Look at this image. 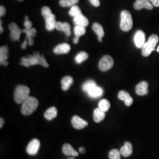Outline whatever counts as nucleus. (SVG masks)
Masks as SVG:
<instances>
[{"label":"nucleus","mask_w":159,"mask_h":159,"mask_svg":"<svg viewBox=\"0 0 159 159\" xmlns=\"http://www.w3.org/2000/svg\"><path fill=\"white\" fill-rule=\"evenodd\" d=\"M20 65L25 67H29L35 65H41L45 67H48L49 64L46 61V58L43 55L40 56L39 52H35L33 55H30L27 57H22Z\"/></svg>","instance_id":"f257e3e1"},{"label":"nucleus","mask_w":159,"mask_h":159,"mask_svg":"<svg viewBox=\"0 0 159 159\" xmlns=\"http://www.w3.org/2000/svg\"><path fill=\"white\" fill-rule=\"evenodd\" d=\"M39 106V100L34 97L29 96L23 103L21 107V113L25 116H29L35 111Z\"/></svg>","instance_id":"f03ea898"},{"label":"nucleus","mask_w":159,"mask_h":159,"mask_svg":"<svg viewBox=\"0 0 159 159\" xmlns=\"http://www.w3.org/2000/svg\"><path fill=\"white\" fill-rule=\"evenodd\" d=\"M133 22L130 12L127 10H124L120 14V29L123 31H129L133 27Z\"/></svg>","instance_id":"7ed1b4c3"},{"label":"nucleus","mask_w":159,"mask_h":159,"mask_svg":"<svg viewBox=\"0 0 159 159\" xmlns=\"http://www.w3.org/2000/svg\"><path fill=\"white\" fill-rule=\"evenodd\" d=\"M159 40V37L156 34H152L149 37L148 42L142 47V55L144 57H148L150 55L152 52L155 50Z\"/></svg>","instance_id":"20e7f679"},{"label":"nucleus","mask_w":159,"mask_h":159,"mask_svg":"<svg viewBox=\"0 0 159 159\" xmlns=\"http://www.w3.org/2000/svg\"><path fill=\"white\" fill-rule=\"evenodd\" d=\"M30 90L28 87L25 85L17 86L14 92V100L18 104H23V102L28 98Z\"/></svg>","instance_id":"39448f33"},{"label":"nucleus","mask_w":159,"mask_h":159,"mask_svg":"<svg viewBox=\"0 0 159 159\" xmlns=\"http://www.w3.org/2000/svg\"><path fill=\"white\" fill-rule=\"evenodd\" d=\"M114 60L110 56L106 55L102 58L98 64V68L102 71L110 70L113 66Z\"/></svg>","instance_id":"423d86ee"},{"label":"nucleus","mask_w":159,"mask_h":159,"mask_svg":"<svg viewBox=\"0 0 159 159\" xmlns=\"http://www.w3.org/2000/svg\"><path fill=\"white\" fill-rule=\"evenodd\" d=\"M40 148V141L38 139H33L29 143L27 147V152L30 155L37 154Z\"/></svg>","instance_id":"0eeeda50"},{"label":"nucleus","mask_w":159,"mask_h":159,"mask_svg":"<svg viewBox=\"0 0 159 159\" xmlns=\"http://www.w3.org/2000/svg\"><path fill=\"white\" fill-rule=\"evenodd\" d=\"M9 29L11 31L10 37L12 41H18L22 32V30L20 29L16 24L11 23L9 25Z\"/></svg>","instance_id":"6e6552de"},{"label":"nucleus","mask_w":159,"mask_h":159,"mask_svg":"<svg viewBox=\"0 0 159 159\" xmlns=\"http://www.w3.org/2000/svg\"><path fill=\"white\" fill-rule=\"evenodd\" d=\"M71 124L74 129L81 130L88 125V122L78 116H74L71 120Z\"/></svg>","instance_id":"1a4fd4ad"},{"label":"nucleus","mask_w":159,"mask_h":159,"mask_svg":"<svg viewBox=\"0 0 159 159\" xmlns=\"http://www.w3.org/2000/svg\"><path fill=\"white\" fill-rule=\"evenodd\" d=\"M134 8L137 10H140L142 8L147 10H152L153 5L150 0H136L134 4Z\"/></svg>","instance_id":"9d476101"},{"label":"nucleus","mask_w":159,"mask_h":159,"mask_svg":"<svg viewBox=\"0 0 159 159\" xmlns=\"http://www.w3.org/2000/svg\"><path fill=\"white\" fill-rule=\"evenodd\" d=\"M145 34L142 30H138L134 37V41L135 45L139 48H142L143 47L146 43L145 42Z\"/></svg>","instance_id":"9b49d317"},{"label":"nucleus","mask_w":159,"mask_h":159,"mask_svg":"<svg viewBox=\"0 0 159 159\" xmlns=\"http://www.w3.org/2000/svg\"><path fill=\"white\" fill-rule=\"evenodd\" d=\"M118 97L120 100H123L125 102L126 106H130L133 102V99L130 96L129 93L125 90L119 91Z\"/></svg>","instance_id":"f8f14e48"},{"label":"nucleus","mask_w":159,"mask_h":159,"mask_svg":"<svg viewBox=\"0 0 159 159\" xmlns=\"http://www.w3.org/2000/svg\"><path fill=\"white\" fill-rule=\"evenodd\" d=\"M148 84L147 81H143L139 83L136 87V92L137 94L139 96H144L148 94Z\"/></svg>","instance_id":"ddd939ff"},{"label":"nucleus","mask_w":159,"mask_h":159,"mask_svg":"<svg viewBox=\"0 0 159 159\" xmlns=\"http://www.w3.org/2000/svg\"><path fill=\"white\" fill-rule=\"evenodd\" d=\"M71 50L70 46L67 43H63L58 44L56 46L53 51L56 54H67Z\"/></svg>","instance_id":"4468645a"},{"label":"nucleus","mask_w":159,"mask_h":159,"mask_svg":"<svg viewBox=\"0 0 159 159\" xmlns=\"http://www.w3.org/2000/svg\"><path fill=\"white\" fill-rule=\"evenodd\" d=\"M46 20V29L48 31H52L56 27L57 21L56 20V16L54 14H52L48 17L45 18Z\"/></svg>","instance_id":"2eb2a0df"},{"label":"nucleus","mask_w":159,"mask_h":159,"mask_svg":"<svg viewBox=\"0 0 159 159\" xmlns=\"http://www.w3.org/2000/svg\"><path fill=\"white\" fill-rule=\"evenodd\" d=\"M8 57V48L7 46L1 47L0 48V63L1 65L7 66L8 65L7 60Z\"/></svg>","instance_id":"dca6fc26"},{"label":"nucleus","mask_w":159,"mask_h":159,"mask_svg":"<svg viewBox=\"0 0 159 159\" xmlns=\"http://www.w3.org/2000/svg\"><path fill=\"white\" fill-rule=\"evenodd\" d=\"M22 32L26 34V39L28 40L29 42V44L30 46H33L34 44V38L35 36V34H37V31L36 30V29L34 28H32L30 30H26V29H24L22 30Z\"/></svg>","instance_id":"f3484780"},{"label":"nucleus","mask_w":159,"mask_h":159,"mask_svg":"<svg viewBox=\"0 0 159 159\" xmlns=\"http://www.w3.org/2000/svg\"><path fill=\"white\" fill-rule=\"evenodd\" d=\"M56 29H57L58 31H61L64 32L65 34L67 36H70L71 35V27L70 25L67 23H61V22H57L56 24Z\"/></svg>","instance_id":"a211bd4d"},{"label":"nucleus","mask_w":159,"mask_h":159,"mask_svg":"<svg viewBox=\"0 0 159 159\" xmlns=\"http://www.w3.org/2000/svg\"><path fill=\"white\" fill-rule=\"evenodd\" d=\"M120 152L121 156L123 157H129L131 156V154L133 153V146L130 143L125 142V145L120 148Z\"/></svg>","instance_id":"6ab92c4d"},{"label":"nucleus","mask_w":159,"mask_h":159,"mask_svg":"<svg viewBox=\"0 0 159 159\" xmlns=\"http://www.w3.org/2000/svg\"><path fill=\"white\" fill-rule=\"evenodd\" d=\"M63 153L66 156H72L73 157H77L79 156V153L77 151L74 150L73 148L70 144H65L63 146Z\"/></svg>","instance_id":"aec40b11"},{"label":"nucleus","mask_w":159,"mask_h":159,"mask_svg":"<svg viewBox=\"0 0 159 159\" xmlns=\"http://www.w3.org/2000/svg\"><path fill=\"white\" fill-rule=\"evenodd\" d=\"M87 93L90 97L93 98H97L102 96L103 94V90L102 88L96 85L94 87L93 89H91V90L88 91Z\"/></svg>","instance_id":"412c9836"},{"label":"nucleus","mask_w":159,"mask_h":159,"mask_svg":"<svg viewBox=\"0 0 159 159\" xmlns=\"http://www.w3.org/2000/svg\"><path fill=\"white\" fill-rule=\"evenodd\" d=\"M73 21L75 25H79L85 27L89 24V20L82 14L74 17Z\"/></svg>","instance_id":"4be33fe9"},{"label":"nucleus","mask_w":159,"mask_h":159,"mask_svg":"<svg viewBox=\"0 0 159 159\" xmlns=\"http://www.w3.org/2000/svg\"><path fill=\"white\" fill-rule=\"evenodd\" d=\"M106 112L103 111L99 108H97L94 110L93 113V119L96 123H100L106 117Z\"/></svg>","instance_id":"5701e85b"},{"label":"nucleus","mask_w":159,"mask_h":159,"mask_svg":"<svg viewBox=\"0 0 159 159\" xmlns=\"http://www.w3.org/2000/svg\"><path fill=\"white\" fill-rule=\"evenodd\" d=\"M73 84V79L71 76H66L63 77L61 80V87L64 91H67L70 86Z\"/></svg>","instance_id":"b1692460"},{"label":"nucleus","mask_w":159,"mask_h":159,"mask_svg":"<svg viewBox=\"0 0 159 159\" xmlns=\"http://www.w3.org/2000/svg\"><path fill=\"white\" fill-rule=\"evenodd\" d=\"M57 116V109L55 107H51L47 109L44 113V117L47 120H51L56 118Z\"/></svg>","instance_id":"393cba45"},{"label":"nucleus","mask_w":159,"mask_h":159,"mask_svg":"<svg viewBox=\"0 0 159 159\" xmlns=\"http://www.w3.org/2000/svg\"><path fill=\"white\" fill-rule=\"evenodd\" d=\"M92 29L98 35V37H103L104 35V32L102 25H100L98 23H94L92 26Z\"/></svg>","instance_id":"a878e982"},{"label":"nucleus","mask_w":159,"mask_h":159,"mask_svg":"<svg viewBox=\"0 0 159 159\" xmlns=\"http://www.w3.org/2000/svg\"><path fill=\"white\" fill-rule=\"evenodd\" d=\"M110 107V103L107 99H102L98 102V108L104 112H107Z\"/></svg>","instance_id":"bb28decb"},{"label":"nucleus","mask_w":159,"mask_h":159,"mask_svg":"<svg viewBox=\"0 0 159 159\" xmlns=\"http://www.w3.org/2000/svg\"><path fill=\"white\" fill-rule=\"evenodd\" d=\"M96 85V83H95L94 81L88 80L83 84L82 86V90L85 93H87L88 91H90L91 89H93L94 87Z\"/></svg>","instance_id":"cd10ccee"},{"label":"nucleus","mask_w":159,"mask_h":159,"mask_svg":"<svg viewBox=\"0 0 159 159\" xmlns=\"http://www.w3.org/2000/svg\"><path fill=\"white\" fill-rule=\"evenodd\" d=\"M89 57V54L84 51L79 52L75 57V61L77 64H81L86 60Z\"/></svg>","instance_id":"c85d7f7f"},{"label":"nucleus","mask_w":159,"mask_h":159,"mask_svg":"<svg viewBox=\"0 0 159 159\" xmlns=\"http://www.w3.org/2000/svg\"><path fill=\"white\" fill-rule=\"evenodd\" d=\"M79 0H60V4L63 7H68L75 6L78 3Z\"/></svg>","instance_id":"c756f323"},{"label":"nucleus","mask_w":159,"mask_h":159,"mask_svg":"<svg viewBox=\"0 0 159 159\" xmlns=\"http://www.w3.org/2000/svg\"><path fill=\"white\" fill-rule=\"evenodd\" d=\"M74 33L75 37H80L81 35H83L85 34V27H82V26H79V25H76L74 27Z\"/></svg>","instance_id":"7c9ffc66"},{"label":"nucleus","mask_w":159,"mask_h":159,"mask_svg":"<svg viewBox=\"0 0 159 159\" xmlns=\"http://www.w3.org/2000/svg\"><path fill=\"white\" fill-rule=\"evenodd\" d=\"M120 150L117 149H113L110 151L108 154V157L110 159H121Z\"/></svg>","instance_id":"2f4dec72"},{"label":"nucleus","mask_w":159,"mask_h":159,"mask_svg":"<svg viewBox=\"0 0 159 159\" xmlns=\"http://www.w3.org/2000/svg\"><path fill=\"white\" fill-rule=\"evenodd\" d=\"M69 14L72 17H75L81 14V11L78 6H74L71 7L69 11Z\"/></svg>","instance_id":"473e14b6"},{"label":"nucleus","mask_w":159,"mask_h":159,"mask_svg":"<svg viewBox=\"0 0 159 159\" xmlns=\"http://www.w3.org/2000/svg\"><path fill=\"white\" fill-rule=\"evenodd\" d=\"M41 14L45 19L47 17L50 16L52 13L51 12V9L48 7H44L41 10Z\"/></svg>","instance_id":"72a5a7b5"},{"label":"nucleus","mask_w":159,"mask_h":159,"mask_svg":"<svg viewBox=\"0 0 159 159\" xmlns=\"http://www.w3.org/2000/svg\"><path fill=\"white\" fill-rule=\"evenodd\" d=\"M25 21L24 23V25L25 26V29L26 30H30L32 29V25H33V23L30 21L29 20V17L28 16H25Z\"/></svg>","instance_id":"f704fd0d"},{"label":"nucleus","mask_w":159,"mask_h":159,"mask_svg":"<svg viewBox=\"0 0 159 159\" xmlns=\"http://www.w3.org/2000/svg\"><path fill=\"white\" fill-rule=\"evenodd\" d=\"M89 1L91 2V4L95 7H98L100 4L99 0H89Z\"/></svg>","instance_id":"c9c22d12"},{"label":"nucleus","mask_w":159,"mask_h":159,"mask_svg":"<svg viewBox=\"0 0 159 159\" xmlns=\"http://www.w3.org/2000/svg\"><path fill=\"white\" fill-rule=\"evenodd\" d=\"M6 13V10L5 7L4 6H1L0 7V16L2 17L4 16Z\"/></svg>","instance_id":"e433bc0d"},{"label":"nucleus","mask_w":159,"mask_h":159,"mask_svg":"<svg viewBox=\"0 0 159 159\" xmlns=\"http://www.w3.org/2000/svg\"><path fill=\"white\" fill-rule=\"evenodd\" d=\"M150 1L154 7H159V0H150Z\"/></svg>","instance_id":"4c0bfd02"},{"label":"nucleus","mask_w":159,"mask_h":159,"mask_svg":"<svg viewBox=\"0 0 159 159\" xmlns=\"http://www.w3.org/2000/svg\"><path fill=\"white\" fill-rule=\"evenodd\" d=\"M27 43H29V42H28V40H27V39H26L24 41V42L23 43V44L21 45V47H22V48H23V49H25V48H26L27 46Z\"/></svg>","instance_id":"58836bf2"},{"label":"nucleus","mask_w":159,"mask_h":159,"mask_svg":"<svg viewBox=\"0 0 159 159\" xmlns=\"http://www.w3.org/2000/svg\"><path fill=\"white\" fill-rule=\"evenodd\" d=\"M79 152L80 153H85L86 150H85V148H83V147H81V148H79Z\"/></svg>","instance_id":"ea45409f"},{"label":"nucleus","mask_w":159,"mask_h":159,"mask_svg":"<svg viewBox=\"0 0 159 159\" xmlns=\"http://www.w3.org/2000/svg\"><path fill=\"white\" fill-rule=\"evenodd\" d=\"M0 128L1 129L2 127V126L4 125V120L2 118H1L0 119Z\"/></svg>","instance_id":"a19ab883"},{"label":"nucleus","mask_w":159,"mask_h":159,"mask_svg":"<svg viewBox=\"0 0 159 159\" xmlns=\"http://www.w3.org/2000/svg\"><path fill=\"white\" fill-rule=\"evenodd\" d=\"M73 42H74V44L79 43V37H75L74 39H73Z\"/></svg>","instance_id":"79ce46f5"},{"label":"nucleus","mask_w":159,"mask_h":159,"mask_svg":"<svg viewBox=\"0 0 159 159\" xmlns=\"http://www.w3.org/2000/svg\"><path fill=\"white\" fill-rule=\"evenodd\" d=\"M98 40L100 42H102V37H98Z\"/></svg>","instance_id":"37998d69"},{"label":"nucleus","mask_w":159,"mask_h":159,"mask_svg":"<svg viewBox=\"0 0 159 159\" xmlns=\"http://www.w3.org/2000/svg\"><path fill=\"white\" fill-rule=\"evenodd\" d=\"M156 50H157V51L158 52H159V46H158V47H157V48Z\"/></svg>","instance_id":"c03bdc74"},{"label":"nucleus","mask_w":159,"mask_h":159,"mask_svg":"<svg viewBox=\"0 0 159 159\" xmlns=\"http://www.w3.org/2000/svg\"><path fill=\"white\" fill-rule=\"evenodd\" d=\"M75 159V158H74V157H73H73H70V158H69V159Z\"/></svg>","instance_id":"a18cd8bd"},{"label":"nucleus","mask_w":159,"mask_h":159,"mask_svg":"<svg viewBox=\"0 0 159 159\" xmlns=\"http://www.w3.org/2000/svg\"><path fill=\"white\" fill-rule=\"evenodd\" d=\"M19 1H23V0H19Z\"/></svg>","instance_id":"49530a36"}]
</instances>
